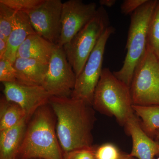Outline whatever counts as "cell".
I'll list each match as a JSON object with an SVG mask.
<instances>
[{"instance_id":"1","label":"cell","mask_w":159,"mask_h":159,"mask_svg":"<svg viewBox=\"0 0 159 159\" xmlns=\"http://www.w3.org/2000/svg\"><path fill=\"white\" fill-rule=\"evenodd\" d=\"M48 104L56 116V134L64 153L93 146L97 118L93 106L71 97H51Z\"/></svg>"},{"instance_id":"12","label":"cell","mask_w":159,"mask_h":159,"mask_svg":"<svg viewBox=\"0 0 159 159\" xmlns=\"http://www.w3.org/2000/svg\"><path fill=\"white\" fill-rule=\"evenodd\" d=\"M124 127L132 141L131 156L137 159H154L159 154V142L145 133L135 113L129 118Z\"/></svg>"},{"instance_id":"18","label":"cell","mask_w":159,"mask_h":159,"mask_svg":"<svg viewBox=\"0 0 159 159\" xmlns=\"http://www.w3.org/2000/svg\"><path fill=\"white\" fill-rule=\"evenodd\" d=\"M135 114L145 133L154 139V134L159 129V105L133 106Z\"/></svg>"},{"instance_id":"24","label":"cell","mask_w":159,"mask_h":159,"mask_svg":"<svg viewBox=\"0 0 159 159\" xmlns=\"http://www.w3.org/2000/svg\"><path fill=\"white\" fill-rule=\"evenodd\" d=\"M96 147L80 148L63 153L64 159H96Z\"/></svg>"},{"instance_id":"28","label":"cell","mask_w":159,"mask_h":159,"mask_svg":"<svg viewBox=\"0 0 159 159\" xmlns=\"http://www.w3.org/2000/svg\"><path fill=\"white\" fill-rule=\"evenodd\" d=\"M120 159H137L134 157L131 156L129 154L124 153L122 152V156Z\"/></svg>"},{"instance_id":"13","label":"cell","mask_w":159,"mask_h":159,"mask_svg":"<svg viewBox=\"0 0 159 159\" xmlns=\"http://www.w3.org/2000/svg\"><path fill=\"white\" fill-rule=\"evenodd\" d=\"M28 14L15 12L12 29L8 39V47L5 57L14 63L19 48L29 35L36 34Z\"/></svg>"},{"instance_id":"7","label":"cell","mask_w":159,"mask_h":159,"mask_svg":"<svg viewBox=\"0 0 159 159\" xmlns=\"http://www.w3.org/2000/svg\"><path fill=\"white\" fill-rule=\"evenodd\" d=\"M115 31L113 27L110 26L100 37L82 71L77 77L71 98L82 100L93 106L94 93L103 70L102 65L106 46Z\"/></svg>"},{"instance_id":"17","label":"cell","mask_w":159,"mask_h":159,"mask_svg":"<svg viewBox=\"0 0 159 159\" xmlns=\"http://www.w3.org/2000/svg\"><path fill=\"white\" fill-rule=\"evenodd\" d=\"M26 117L25 112L19 105L8 101L5 97L1 98L0 131L14 126Z\"/></svg>"},{"instance_id":"25","label":"cell","mask_w":159,"mask_h":159,"mask_svg":"<svg viewBox=\"0 0 159 159\" xmlns=\"http://www.w3.org/2000/svg\"><path fill=\"white\" fill-rule=\"evenodd\" d=\"M148 0H124L121 5L122 14H132L145 4Z\"/></svg>"},{"instance_id":"20","label":"cell","mask_w":159,"mask_h":159,"mask_svg":"<svg viewBox=\"0 0 159 159\" xmlns=\"http://www.w3.org/2000/svg\"><path fill=\"white\" fill-rule=\"evenodd\" d=\"M14 11L0 3V39L8 41L12 29Z\"/></svg>"},{"instance_id":"4","label":"cell","mask_w":159,"mask_h":159,"mask_svg":"<svg viewBox=\"0 0 159 159\" xmlns=\"http://www.w3.org/2000/svg\"><path fill=\"white\" fill-rule=\"evenodd\" d=\"M157 1L148 0L131 16L126 56L121 69L113 72L117 78L128 86H130L135 70L147 49L148 28Z\"/></svg>"},{"instance_id":"5","label":"cell","mask_w":159,"mask_h":159,"mask_svg":"<svg viewBox=\"0 0 159 159\" xmlns=\"http://www.w3.org/2000/svg\"><path fill=\"white\" fill-rule=\"evenodd\" d=\"M110 26L108 13L104 7L100 6L93 18L63 47L77 77L100 37Z\"/></svg>"},{"instance_id":"26","label":"cell","mask_w":159,"mask_h":159,"mask_svg":"<svg viewBox=\"0 0 159 159\" xmlns=\"http://www.w3.org/2000/svg\"><path fill=\"white\" fill-rule=\"evenodd\" d=\"M8 47V41L0 39V59L5 57Z\"/></svg>"},{"instance_id":"3","label":"cell","mask_w":159,"mask_h":159,"mask_svg":"<svg viewBox=\"0 0 159 159\" xmlns=\"http://www.w3.org/2000/svg\"><path fill=\"white\" fill-rule=\"evenodd\" d=\"M129 87L119 80L108 68L102 70L94 93L93 107L100 113L116 118L124 127L134 114Z\"/></svg>"},{"instance_id":"23","label":"cell","mask_w":159,"mask_h":159,"mask_svg":"<svg viewBox=\"0 0 159 159\" xmlns=\"http://www.w3.org/2000/svg\"><path fill=\"white\" fill-rule=\"evenodd\" d=\"M0 81L2 83L17 82L13 63L6 57L0 59Z\"/></svg>"},{"instance_id":"2","label":"cell","mask_w":159,"mask_h":159,"mask_svg":"<svg viewBox=\"0 0 159 159\" xmlns=\"http://www.w3.org/2000/svg\"><path fill=\"white\" fill-rule=\"evenodd\" d=\"M48 105L39 107L31 117L18 154L21 159H64L54 113Z\"/></svg>"},{"instance_id":"10","label":"cell","mask_w":159,"mask_h":159,"mask_svg":"<svg viewBox=\"0 0 159 159\" xmlns=\"http://www.w3.org/2000/svg\"><path fill=\"white\" fill-rule=\"evenodd\" d=\"M62 5L61 0H43L28 14L36 33L55 45H57L61 31Z\"/></svg>"},{"instance_id":"19","label":"cell","mask_w":159,"mask_h":159,"mask_svg":"<svg viewBox=\"0 0 159 159\" xmlns=\"http://www.w3.org/2000/svg\"><path fill=\"white\" fill-rule=\"evenodd\" d=\"M147 47L159 61V0L157 1L149 24Z\"/></svg>"},{"instance_id":"22","label":"cell","mask_w":159,"mask_h":159,"mask_svg":"<svg viewBox=\"0 0 159 159\" xmlns=\"http://www.w3.org/2000/svg\"><path fill=\"white\" fill-rule=\"evenodd\" d=\"M122 152L111 143H105L96 147V159H120Z\"/></svg>"},{"instance_id":"11","label":"cell","mask_w":159,"mask_h":159,"mask_svg":"<svg viewBox=\"0 0 159 159\" xmlns=\"http://www.w3.org/2000/svg\"><path fill=\"white\" fill-rule=\"evenodd\" d=\"M4 97L25 112L30 119L43 106L48 104L51 95L42 85H31L18 82L3 83Z\"/></svg>"},{"instance_id":"29","label":"cell","mask_w":159,"mask_h":159,"mask_svg":"<svg viewBox=\"0 0 159 159\" xmlns=\"http://www.w3.org/2000/svg\"><path fill=\"white\" fill-rule=\"evenodd\" d=\"M154 139H156L158 142H159V129L155 132L154 134ZM157 159H159V157Z\"/></svg>"},{"instance_id":"9","label":"cell","mask_w":159,"mask_h":159,"mask_svg":"<svg viewBox=\"0 0 159 159\" xmlns=\"http://www.w3.org/2000/svg\"><path fill=\"white\" fill-rule=\"evenodd\" d=\"M97 4H86L81 0H69L63 2L61 14V31L57 45L63 47L95 16Z\"/></svg>"},{"instance_id":"15","label":"cell","mask_w":159,"mask_h":159,"mask_svg":"<svg viewBox=\"0 0 159 159\" xmlns=\"http://www.w3.org/2000/svg\"><path fill=\"white\" fill-rule=\"evenodd\" d=\"M55 45L37 33L31 34L19 48L16 57L35 59L48 64Z\"/></svg>"},{"instance_id":"14","label":"cell","mask_w":159,"mask_h":159,"mask_svg":"<svg viewBox=\"0 0 159 159\" xmlns=\"http://www.w3.org/2000/svg\"><path fill=\"white\" fill-rule=\"evenodd\" d=\"M13 65L17 82L31 85H42L48 64L30 58L16 57Z\"/></svg>"},{"instance_id":"27","label":"cell","mask_w":159,"mask_h":159,"mask_svg":"<svg viewBox=\"0 0 159 159\" xmlns=\"http://www.w3.org/2000/svg\"><path fill=\"white\" fill-rule=\"evenodd\" d=\"M116 0H100L99 3L100 6L102 7L111 8L113 7L116 3Z\"/></svg>"},{"instance_id":"16","label":"cell","mask_w":159,"mask_h":159,"mask_svg":"<svg viewBox=\"0 0 159 159\" xmlns=\"http://www.w3.org/2000/svg\"><path fill=\"white\" fill-rule=\"evenodd\" d=\"M29 119L26 117L14 126L0 131V159H16Z\"/></svg>"},{"instance_id":"6","label":"cell","mask_w":159,"mask_h":159,"mask_svg":"<svg viewBox=\"0 0 159 159\" xmlns=\"http://www.w3.org/2000/svg\"><path fill=\"white\" fill-rule=\"evenodd\" d=\"M129 89L134 105H159V61L148 47L135 70Z\"/></svg>"},{"instance_id":"21","label":"cell","mask_w":159,"mask_h":159,"mask_svg":"<svg viewBox=\"0 0 159 159\" xmlns=\"http://www.w3.org/2000/svg\"><path fill=\"white\" fill-rule=\"evenodd\" d=\"M43 1V0H0V3L15 11L28 14L39 6Z\"/></svg>"},{"instance_id":"8","label":"cell","mask_w":159,"mask_h":159,"mask_svg":"<svg viewBox=\"0 0 159 159\" xmlns=\"http://www.w3.org/2000/svg\"><path fill=\"white\" fill-rule=\"evenodd\" d=\"M76 79L63 48L56 45L42 86L51 97H70Z\"/></svg>"}]
</instances>
